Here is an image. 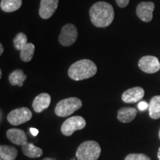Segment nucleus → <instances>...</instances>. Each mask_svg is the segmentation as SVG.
I'll use <instances>...</instances> for the list:
<instances>
[{"mask_svg":"<svg viewBox=\"0 0 160 160\" xmlns=\"http://www.w3.org/2000/svg\"><path fill=\"white\" fill-rule=\"evenodd\" d=\"M28 43V42L27 36L24 33H18L13 39V45L15 48L19 51H21Z\"/></svg>","mask_w":160,"mask_h":160,"instance_id":"obj_21","label":"nucleus"},{"mask_svg":"<svg viewBox=\"0 0 160 160\" xmlns=\"http://www.w3.org/2000/svg\"><path fill=\"white\" fill-rule=\"evenodd\" d=\"M22 3V0H1L0 7L3 11L11 13L19 9Z\"/></svg>","mask_w":160,"mask_h":160,"instance_id":"obj_19","label":"nucleus"},{"mask_svg":"<svg viewBox=\"0 0 160 160\" xmlns=\"http://www.w3.org/2000/svg\"><path fill=\"white\" fill-rule=\"evenodd\" d=\"M148 109L149 115L151 119H160V96L157 95L152 98Z\"/></svg>","mask_w":160,"mask_h":160,"instance_id":"obj_17","label":"nucleus"},{"mask_svg":"<svg viewBox=\"0 0 160 160\" xmlns=\"http://www.w3.org/2000/svg\"><path fill=\"white\" fill-rule=\"evenodd\" d=\"M97 72V67L90 59H81L76 62L68 69L69 77L75 81L89 79L93 77Z\"/></svg>","mask_w":160,"mask_h":160,"instance_id":"obj_2","label":"nucleus"},{"mask_svg":"<svg viewBox=\"0 0 160 160\" xmlns=\"http://www.w3.org/2000/svg\"><path fill=\"white\" fill-rule=\"evenodd\" d=\"M18 151L13 146L2 145L0 146V157L3 160H14L17 157Z\"/></svg>","mask_w":160,"mask_h":160,"instance_id":"obj_15","label":"nucleus"},{"mask_svg":"<svg viewBox=\"0 0 160 160\" xmlns=\"http://www.w3.org/2000/svg\"><path fill=\"white\" fill-rule=\"evenodd\" d=\"M125 160H151V158L143 153H130Z\"/></svg>","mask_w":160,"mask_h":160,"instance_id":"obj_22","label":"nucleus"},{"mask_svg":"<svg viewBox=\"0 0 160 160\" xmlns=\"http://www.w3.org/2000/svg\"><path fill=\"white\" fill-rule=\"evenodd\" d=\"M9 82L12 85H18L22 87L23 85L24 82L27 79V75L24 73L23 71L20 69H17L13 71L9 75Z\"/></svg>","mask_w":160,"mask_h":160,"instance_id":"obj_18","label":"nucleus"},{"mask_svg":"<svg viewBox=\"0 0 160 160\" xmlns=\"http://www.w3.org/2000/svg\"><path fill=\"white\" fill-rule=\"evenodd\" d=\"M22 150L24 154L30 158H38L43 154L42 150L31 143L25 144L22 146Z\"/></svg>","mask_w":160,"mask_h":160,"instance_id":"obj_16","label":"nucleus"},{"mask_svg":"<svg viewBox=\"0 0 160 160\" xmlns=\"http://www.w3.org/2000/svg\"><path fill=\"white\" fill-rule=\"evenodd\" d=\"M59 0H41L39 16L44 19H48L53 16L57 9Z\"/></svg>","mask_w":160,"mask_h":160,"instance_id":"obj_10","label":"nucleus"},{"mask_svg":"<svg viewBox=\"0 0 160 160\" xmlns=\"http://www.w3.org/2000/svg\"><path fill=\"white\" fill-rule=\"evenodd\" d=\"M78 37L77 27L73 24H67L62 28L59 42L62 46L68 47L75 42Z\"/></svg>","mask_w":160,"mask_h":160,"instance_id":"obj_7","label":"nucleus"},{"mask_svg":"<svg viewBox=\"0 0 160 160\" xmlns=\"http://www.w3.org/2000/svg\"><path fill=\"white\" fill-rule=\"evenodd\" d=\"M4 51V48L2 44H0V55H2Z\"/></svg>","mask_w":160,"mask_h":160,"instance_id":"obj_26","label":"nucleus"},{"mask_svg":"<svg viewBox=\"0 0 160 160\" xmlns=\"http://www.w3.org/2000/svg\"><path fill=\"white\" fill-rule=\"evenodd\" d=\"M35 51V46L33 43H28L20 51V58L23 62H28L32 59Z\"/></svg>","mask_w":160,"mask_h":160,"instance_id":"obj_20","label":"nucleus"},{"mask_svg":"<svg viewBox=\"0 0 160 160\" xmlns=\"http://www.w3.org/2000/svg\"><path fill=\"white\" fill-rule=\"evenodd\" d=\"M116 2L120 8H125L129 4L130 0H116Z\"/></svg>","mask_w":160,"mask_h":160,"instance_id":"obj_23","label":"nucleus"},{"mask_svg":"<svg viewBox=\"0 0 160 160\" xmlns=\"http://www.w3.org/2000/svg\"><path fill=\"white\" fill-rule=\"evenodd\" d=\"M90 17L93 25L97 28L109 26L114 19V10L105 2H98L90 9Z\"/></svg>","mask_w":160,"mask_h":160,"instance_id":"obj_1","label":"nucleus"},{"mask_svg":"<svg viewBox=\"0 0 160 160\" xmlns=\"http://www.w3.org/2000/svg\"><path fill=\"white\" fill-rule=\"evenodd\" d=\"M82 106V102L79 98L69 97L61 100L57 103L55 108V113L60 117H68L81 108Z\"/></svg>","mask_w":160,"mask_h":160,"instance_id":"obj_4","label":"nucleus"},{"mask_svg":"<svg viewBox=\"0 0 160 160\" xmlns=\"http://www.w3.org/2000/svg\"><path fill=\"white\" fill-rule=\"evenodd\" d=\"M1 160H3V159H1Z\"/></svg>","mask_w":160,"mask_h":160,"instance_id":"obj_31","label":"nucleus"},{"mask_svg":"<svg viewBox=\"0 0 160 160\" xmlns=\"http://www.w3.org/2000/svg\"><path fill=\"white\" fill-rule=\"evenodd\" d=\"M2 71H0V78H2Z\"/></svg>","mask_w":160,"mask_h":160,"instance_id":"obj_29","label":"nucleus"},{"mask_svg":"<svg viewBox=\"0 0 160 160\" xmlns=\"http://www.w3.org/2000/svg\"><path fill=\"white\" fill-rule=\"evenodd\" d=\"M30 131H31V134L33 136V137H36V136L38 135V133H39V131L37 128H30Z\"/></svg>","mask_w":160,"mask_h":160,"instance_id":"obj_25","label":"nucleus"},{"mask_svg":"<svg viewBox=\"0 0 160 160\" xmlns=\"http://www.w3.org/2000/svg\"><path fill=\"white\" fill-rule=\"evenodd\" d=\"M51 102V97L48 93H40L35 98L33 101V108L37 113H41L44 110L47 109L49 107Z\"/></svg>","mask_w":160,"mask_h":160,"instance_id":"obj_12","label":"nucleus"},{"mask_svg":"<svg viewBox=\"0 0 160 160\" xmlns=\"http://www.w3.org/2000/svg\"><path fill=\"white\" fill-rule=\"evenodd\" d=\"M145 96V91L141 87H134L128 89L123 93L122 99L124 102L134 103L141 100Z\"/></svg>","mask_w":160,"mask_h":160,"instance_id":"obj_11","label":"nucleus"},{"mask_svg":"<svg viewBox=\"0 0 160 160\" xmlns=\"http://www.w3.org/2000/svg\"><path fill=\"white\" fill-rule=\"evenodd\" d=\"M138 107H139V109L140 111H145L149 107L148 105L147 102H140L139 103V105H138Z\"/></svg>","mask_w":160,"mask_h":160,"instance_id":"obj_24","label":"nucleus"},{"mask_svg":"<svg viewBox=\"0 0 160 160\" xmlns=\"http://www.w3.org/2000/svg\"><path fill=\"white\" fill-rule=\"evenodd\" d=\"M101 154V147L96 141H85L80 145L76 152L78 160H97Z\"/></svg>","mask_w":160,"mask_h":160,"instance_id":"obj_3","label":"nucleus"},{"mask_svg":"<svg viewBox=\"0 0 160 160\" xmlns=\"http://www.w3.org/2000/svg\"><path fill=\"white\" fill-rule=\"evenodd\" d=\"M32 118V112L28 108L23 107L13 110L8 115V121L12 125H19L27 122Z\"/></svg>","mask_w":160,"mask_h":160,"instance_id":"obj_6","label":"nucleus"},{"mask_svg":"<svg viewBox=\"0 0 160 160\" xmlns=\"http://www.w3.org/2000/svg\"><path fill=\"white\" fill-rule=\"evenodd\" d=\"M43 160H54V159H51V158H45Z\"/></svg>","mask_w":160,"mask_h":160,"instance_id":"obj_28","label":"nucleus"},{"mask_svg":"<svg viewBox=\"0 0 160 160\" xmlns=\"http://www.w3.org/2000/svg\"><path fill=\"white\" fill-rule=\"evenodd\" d=\"M155 5L152 2H142L137 8V15L142 21L149 22L153 19V11Z\"/></svg>","mask_w":160,"mask_h":160,"instance_id":"obj_9","label":"nucleus"},{"mask_svg":"<svg viewBox=\"0 0 160 160\" xmlns=\"http://www.w3.org/2000/svg\"><path fill=\"white\" fill-rule=\"evenodd\" d=\"M86 125V122L83 117L79 116H74L67 119L62 123L61 131L66 137H70L76 131L83 129Z\"/></svg>","mask_w":160,"mask_h":160,"instance_id":"obj_5","label":"nucleus"},{"mask_svg":"<svg viewBox=\"0 0 160 160\" xmlns=\"http://www.w3.org/2000/svg\"><path fill=\"white\" fill-rule=\"evenodd\" d=\"M137 111L134 108L125 107L118 111L117 119L123 123H128L133 121L137 117Z\"/></svg>","mask_w":160,"mask_h":160,"instance_id":"obj_14","label":"nucleus"},{"mask_svg":"<svg viewBox=\"0 0 160 160\" xmlns=\"http://www.w3.org/2000/svg\"><path fill=\"white\" fill-rule=\"evenodd\" d=\"M157 157H158V159H159V160H160V148H159V150H158Z\"/></svg>","mask_w":160,"mask_h":160,"instance_id":"obj_27","label":"nucleus"},{"mask_svg":"<svg viewBox=\"0 0 160 160\" xmlns=\"http://www.w3.org/2000/svg\"><path fill=\"white\" fill-rule=\"evenodd\" d=\"M159 139H160V129H159Z\"/></svg>","mask_w":160,"mask_h":160,"instance_id":"obj_30","label":"nucleus"},{"mask_svg":"<svg viewBox=\"0 0 160 160\" xmlns=\"http://www.w3.org/2000/svg\"><path fill=\"white\" fill-rule=\"evenodd\" d=\"M7 137L11 142L17 145H24L28 143L27 136L22 130L11 128L7 131Z\"/></svg>","mask_w":160,"mask_h":160,"instance_id":"obj_13","label":"nucleus"},{"mask_svg":"<svg viewBox=\"0 0 160 160\" xmlns=\"http://www.w3.org/2000/svg\"><path fill=\"white\" fill-rule=\"evenodd\" d=\"M138 65L142 71L147 73H154L160 70L159 59L153 56H145L142 57Z\"/></svg>","mask_w":160,"mask_h":160,"instance_id":"obj_8","label":"nucleus"}]
</instances>
